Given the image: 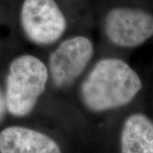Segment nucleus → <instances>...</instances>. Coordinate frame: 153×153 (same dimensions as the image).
Returning <instances> with one entry per match:
<instances>
[{"mask_svg":"<svg viewBox=\"0 0 153 153\" xmlns=\"http://www.w3.org/2000/svg\"><path fill=\"white\" fill-rule=\"evenodd\" d=\"M142 88L137 72L117 58L99 60L82 82L80 94L88 109L101 112L130 103Z\"/></svg>","mask_w":153,"mask_h":153,"instance_id":"f257e3e1","label":"nucleus"},{"mask_svg":"<svg viewBox=\"0 0 153 153\" xmlns=\"http://www.w3.org/2000/svg\"><path fill=\"white\" fill-rule=\"evenodd\" d=\"M49 70L38 57L22 55L11 61L6 76V108L15 117H25L35 108L44 93Z\"/></svg>","mask_w":153,"mask_h":153,"instance_id":"f03ea898","label":"nucleus"},{"mask_svg":"<svg viewBox=\"0 0 153 153\" xmlns=\"http://www.w3.org/2000/svg\"><path fill=\"white\" fill-rule=\"evenodd\" d=\"M20 21L26 37L38 45L56 42L66 28V17L55 0H24Z\"/></svg>","mask_w":153,"mask_h":153,"instance_id":"7ed1b4c3","label":"nucleus"},{"mask_svg":"<svg viewBox=\"0 0 153 153\" xmlns=\"http://www.w3.org/2000/svg\"><path fill=\"white\" fill-rule=\"evenodd\" d=\"M93 55V43L87 37L75 36L62 41L49 58L48 70L54 85L58 88L71 86Z\"/></svg>","mask_w":153,"mask_h":153,"instance_id":"20e7f679","label":"nucleus"},{"mask_svg":"<svg viewBox=\"0 0 153 153\" xmlns=\"http://www.w3.org/2000/svg\"><path fill=\"white\" fill-rule=\"evenodd\" d=\"M105 31L117 46L134 48L153 36V16L134 8H115L105 19Z\"/></svg>","mask_w":153,"mask_h":153,"instance_id":"39448f33","label":"nucleus"},{"mask_svg":"<svg viewBox=\"0 0 153 153\" xmlns=\"http://www.w3.org/2000/svg\"><path fill=\"white\" fill-rule=\"evenodd\" d=\"M0 153H62L55 140L37 130L10 126L0 132Z\"/></svg>","mask_w":153,"mask_h":153,"instance_id":"423d86ee","label":"nucleus"},{"mask_svg":"<svg viewBox=\"0 0 153 153\" xmlns=\"http://www.w3.org/2000/svg\"><path fill=\"white\" fill-rule=\"evenodd\" d=\"M122 153H153V123L135 113L125 121L121 134Z\"/></svg>","mask_w":153,"mask_h":153,"instance_id":"0eeeda50","label":"nucleus"},{"mask_svg":"<svg viewBox=\"0 0 153 153\" xmlns=\"http://www.w3.org/2000/svg\"><path fill=\"white\" fill-rule=\"evenodd\" d=\"M6 111H7V108H6L4 94L3 93V91L0 88V123L4 119Z\"/></svg>","mask_w":153,"mask_h":153,"instance_id":"6e6552de","label":"nucleus"}]
</instances>
